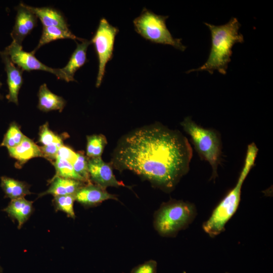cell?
Returning <instances> with one entry per match:
<instances>
[{
    "mask_svg": "<svg viewBox=\"0 0 273 273\" xmlns=\"http://www.w3.org/2000/svg\"><path fill=\"white\" fill-rule=\"evenodd\" d=\"M119 32L117 27L109 23L105 18H102L98 28L93 36L91 43L94 46L99 61V69L96 86L99 87L105 73L107 63L113 58L115 37Z\"/></svg>",
    "mask_w": 273,
    "mask_h": 273,
    "instance_id": "cell-7",
    "label": "cell"
},
{
    "mask_svg": "<svg viewBox=\"0 0 273 273\" xmlns=\"http://www.w3.org/2000/svg\"><path fill=\"white\" fill-rule=\"evenodd\" d=\"M66 38L77 39L80 41L84 40L83 38L75 36L69 29H65L56 26H43L42 34L38 45L32 52L35 53L39 48L54 40Z\"/></svg>",
    "mask_w": 273,
    "mask_h": 273,
    "instance_id": "cell-19",
    "label": "cell"
},
{
    "mask_svg": "<svg viewBox=\"0 0 273 273\" xmlns=\"http://www.w3.org/2000/svg\"><path fill=\"white\" fill-rule=\"evenodd\" d=\"M80 180L60 177H53L50 180L48 189L39 194V197L51 194L54 197L63 195H74L84 186Z\"/></svg>",
    "mask_w": 273,
    "mask_h": 273,
    "instance_id": "cell-13",
    "label": "cell"
},
{
    "mask_svg": "<svg viewBox=\"0 0 273 273\" xmlns=\"http://www.w3.org/2000/svg\"><path fill=\"white\" fill-rule=\"evenodd\" d=\"M90 43V41L85 39L81 43L76 42V48L68 62L64 67L61 68L65 75L66 81H75V73L87 61L86 52Z\"/></svg>",
    "mask_w": 273,
    "mask_h": 273,
    "instance_id": "cell-14",
    "label": "cell"
},
{
    "mask_svg": "<svg viewBox=\"0 0 273 273\" xmlns=\"http://www.w3.org/2000/svg\"><path fill=\"white\" fill-rule=\"evenodd\" d=\"M38 108L43 112L59 110L61 112L66 105L65 100L61 96L53 93L43 83L39 87Z\"/></svg>",
    "mask_w": 273,
    "mask_h": 273,
    "instance_id": "cell-18",
    "label": "cell"
},
{
    "mask_svg": "<svg viewBox=\"0 0 273 273\" xmlns=\"http://www.w3.org/2000/svg\"><path fill=\"white\" fill-rule=\"evenodd\" d=\"M180 125L191 137L199 156L211 166L212 173L210 179L215 180L218 176L217 168L221 155L222 143L219 133L214 129L200 126L189 116L186 117Z\"/></svg>",
    "mask_w": 273,
    "mask_h": 273,
    "instance_id": "cell-4",
    "label": "cell"
},
{
    "mask_svg": "<svg viewBox=\"0 0 273 273\" xmlns=\"http://www.w3.org/2000/svg\"><path fill=\"white\" fill-rule=\"evenodd\" d=\"M258 151L254 143L248 146L243 167L235 186L227 194L205 221L202 228L211 238L219 235L225 230V226L237 211L241 199L243 183L254 166Z\"/></svg>",
    "mask_w": 273,
    "mask_h": 273,
    "instance_id": "cell-3",
    "label": "cell"
},
{
    "mask_svg": "<svg viewBox=\"0 0 273 273\" xmlns=\"http://www.w3.org/2000/svg\"><path fill=\"white\" fill-rule=\"evenodd\" d=\"M195 205L182 200H171L163 203L156 212L154 226L162 236L173 237L187 228L197 215Z\"/></svg>",
    "mask_w": 273,
    "mask_h": 273,
    "instance_id": "cell-5",
    "label": "cell"
},
{
    "mask_svg": "<svg viewBox=\"0 0 273 273\" xmlns=\"http://www.w3.org/2000/svg\"><path fill=\"white\" fill-rule=\"evenodd\" d=\"M1 82H0V86H1Z\"/></svg>",
    "mask_w": 273,
    "mask_h": 273,
    "instance_id": "cell-31",
    "label": "cell"
},
{
    "mask_svg": "<svg viewBox=\"0 0 273 273\" xmlns=\"http://www.w3.org/2000/svg\"><path fill=\"white\" fill-rule=\"evenodd\" d=\"M225 273H229V272H225Z\"/></svg>",
    "mask_w": 273,
    "mask_h": 273,
    "instance_id": "cell-32",
    "label": "cell"
},
{
    "mask_svg": "<svg viewBox=\"0 0 273 273\" xmlns=\"http://www.w3.org/2000/svg\"><path fill=\"white\" fill-rule=\"evenodd\" d=\"M52 163L56 170L54 177L73 179L85 183L84 179L76 173L72 164L68 161L57 157Z\"/></svg>",
    "mask_w": 273,
    "mask_h": 273,
    "instance_id": "cell-21",
    "label": "cell"
},
{
    "mask_svg": "<svg viewBox=\"0 0 273 273\" xmlns=\"http://www.w3.org/2000/svg\"><path fill=\"white\" fill-rule=\"evenodd\" d=\"M33 202L24 198L11 200L9 205L3 209L11 218L17 220L18 228L20 229L27 221L34 208Z\"/></svg>",
    "mask_w": 273,
    "mask_h": 273,
    "instance_id": "cell-15",
    "label": "cell"
},
{
    "mask_svg": "<svg viewBox=\"0 0 273 273\" xmlns=\"http://www.w3.org/2000/svg\"><path fill=\"white\" fill-rule=\"evenodd\" d=\"M26 7L40 20L43 26H56L68 29V25L63 15L58 10L50 7Z\"/></svg>",
    "mask_w": 273,
    "mask_h": 273,
    "instance_id": "cell-17",
    "label": "cell"
},
{
    "mask_svg": "<svg viewBox=\"0 0 273 273\" xmlns=\"http://www.w3.org/2000/svg\"><path fill=\"white\" fill-rule=\"evenodd\" d=\"M8 150L10 156L17 160L19 165L35 157H42L40 147L25 135L19 145Z\"/></svg>",
    "mask_w": 273,
    "mask_h": 273,
    "instance_id": "cell-16",
    "label": "cell"
},
{
    "mask_svg": "<svg viewBox=\"0 0 273 273\" xmlns=\"http://www.w3.org/2000/svg\"><path fill=\"white\" fill-rule=\"evenodd\" d=\"M2 271V268H1V267L0 266V272Z\"/></svg>",
    "mask_w": 273,
    "mask_h": 273,
    "instance_id": "cell-30",
    "label": "cell"
},
{
    "mask_svg": "<svg viewBox=\"0 0 273 273\" xmlns=\"http://www.w3.org/2000/svg\"><path fill=\"white\" fill-rule=\"evenodd\" d=\"M63 145V142H58L40 147L42 157L53 162L56 158L58 150Z\"/></svg>",
    "mask_w": 273,
    "mask_h": 273,
    "instance_id": "cell-27",
    "label": "cell"
},
{
    "mask_svg": "<svg viewBox=\"0 0 273 273\" xmlns=\"http://www.w3.org/2000/svg\"><path fill=\"white\" fill-rule=\"evenodd\" d=\"M86 155L88 158L101 157L107 144L106 137L103 134H93L86 136Z\"/></svg>",
    "mask_w": 273,
    "mask_h": 273,
    "instance_id": "cell-22",
    "label": "cell"
},
{
    "mask_svg": "<svg viewBox=\"0 0 273 273\" xmlns=\"http://www.w3.org/2000/svg\"><path fill=\"white\" fill-rule=\"evenodd\" d=\"M168 16L159 15L144 8L133 21L135 31L146 40L154 43L170 45L181 51L186 47L181 39L174 38L168 29L166 20Z\"/></svg>",
    "mask_w": 273,
    "mask_h": 273,
    "instance_id": "cell-6",
    "label": "cell"
},
{
    "mask_svg": "<svg viewBox=\"0 0 273 273\" xmlns=\"http://www.w3.org/2000/svg\"><path fill=\"white\" fill-rule=\"evenodd\" d=\"M57 157L66 160L73 164L77 157V153L71 148L63 145L58 150Z\"/></svg>",
    "mask_w": 273,
    "mask_h": 273,
    "instance_id": "cell-29",
    "label": "cell"
},
{
    "mask_svg": "<svg viewBox=\"0 0 273 273\" xmlns=\"http://www.w3.org/2000/svg\"><path fill=\"white\" fill-rule=\"evenodd\" d=\"M24 136L19 125L13 122L10 125L1 146L7 149L15 147L21 143Z\"/></svg>",
    "mask_w": 273,
    "mask_h": 273,
    "instance_id": "cell-23",
    "label": "cell"
},
{
    "mask_svg": "<svg viewBox=\"0 0 273 273\" xmlns=\"http://www.w3.org/2000/svg\"><path fill=\"white\" fill-rule=\"evenodd\" d=\"M87 168L90 181L104 189L108 187L125 186L116 179L111 165L103 161L101 157L88 158Z\"/></svg>",
    "mask_w": 273,
    "mask_h": 273,
    "instance_id": "cell-9",
    "label": "cell"
},
{
    "mask_svg": "<svg viewBox=\"0 0 273 273\" xmlns=\"http://www.w3.org/2000/svg\"><path fill=\"white\" fill-rule=\"evenodd\" d=\"M7 74L9 93L7 98L9 102L18 104V94L23 84V70L15 66L9 56L4 52L1 53Z\"/></svg>",
    "mask_w": 273,
    "mask_h": 273,
    "instance_id": "cell-12",
    "label": "cell"
},
{
    "mask_svg": "<svg viewBox=\"0 0 273 273\" xmlns=\"http://www.w3.org/2000/svg\"><path fill=\"white\" fill-rule=\"evenodd\" d=\"M88 159L83 153H77V157L72 165L75 171L80 176L85 183H90L87 168Z\"/></svg>",
    "mask_w": 273,
    "mask_h": 273,
    "instance_id": "cell-26",
    "label": "cell"
},
{
    "mask_svg": "<svg viewBox=\"0 0 273 273\" xmlns=\"http://www.w3.org/2000/svg\"><path fill=\"white\" fill-rule=\"evenodd\" d=\"M192 156V147L179 131L155 123L122 136L113 153L112 164L170 192L188 172Z\"/></svg>",
    "mask_w": 273,
    "mask_h": 273,
    "instance_id": "cell-1",
    "label": "cell"
},
{
    "mask_svg": "<svg viewBox=\"0 0 273 273\" xmlns=\"http://www.w3.org/2000/svg\"><path fill=\"white\" fill-rule=\"evenodd\" d=\"M204 24L211 33V47L209 57L202 66L190 70L187 73L206 71L212 74L214 71L217 70L225 75L231 61L234 45L244 42L243 35L239 31L241 24L236 18H232L226 24L219 26L207 23Z\"/></svg>",
    "mask_w": 273,
    "mask_h": 273,
    "instance_id": "cell-2",
    "label": "cell"
},
{
    "mask_svg": "<svg viewBox=\"0 0 273 273\" xmlns=\"http://www.w3.org/2000/svg\"><path fill=\"white\" fill-rule=\"evenodd\" d=\"M38 142L43 146H46L55 143L63 142V137L52 131L46 122L39 128Z\"/></svg>",
    "mask_w": 273,
    "mask_h": 273,
    "instance_id": "cell-25",
    "label": "cell"
},
{
    "mask_svg": "<svg viewBox=\"0 0 273 273\" xmlns=\"http://www.w3.org/2000/svg\"><path fill=\"white\" fill-rule=\"evenodd\" d=\"M157 263L150 260L135 267L131 273H157Z\"/></svg>",
    "mask_w": 273,
    "mask_h": 273,
    "instance_id": "cell-28",
    "label": "cell"
},
{
    "mask_svg": "<svg viewBox=\"0 0 273 273\" xmlns=\"http://www.w3.org/2000/svg\"><path fill=\"white\" fill-rule=\"evenodd\" d=\"M4 52L9 56L13 63L23 71L42 70L54 74L58 79L66 81L65 75L61 69L52 68L44 65L35 57L32 51H24L22 44L13 40Z\"/></svg>",
    "mask_w": 273,
    "mask_h": 273,
    "instance_id": "cell-8",
    "label": "cell"
},
{
    "mask_svg": "<svg viewBox=\"0 0 273 273\" xmlns=\"http://www.w3.org/2000/svg\"><path fill=\"white\" fill-rule=\"evenodd\" d=\"M15 23L11 33L13 40L22 44V41L36 26L37 16L23 3L17 8Z\"/></svg>",
    "mask_w": 273,
    "mask_h": 273,
    "instance_id": "cell-10",
    "label": "cell"
},
{
    "mask_svg": "<svg viewBox=\"0 0 273 273\" xmlns=\"http://www.w3.org/2000/svg\"><path fill=\"white\" fill-rule=\"evenodd\" d=\"M1 179V186L6 197L11 200L24 198L31 194L29 186L24 181L7 176H2Z\"/></svg>",
    "mask_w": 273,
    "mask_h": 273,
    "instance_id": "cell-20",
    "label": "cell"
},
{
    "mask_svg": "<svg viewBox=\"0 0 273 273\" xmlns=\"http://www.w3.org/2000/svg\"><path fill=\"white\" fill-rule=\"evenodd\" d=\"M75 201L74 195H63L54 196L53 204L56 211L65 213L68 217L75 218L74 202Z\"/></svg>",
    "mask_w": 273,
    "mask_h": 273,
    "instance_id": "cell-24",
    "label": "cell"
},
{
    "mask_svg": "<svg viewBox=\"0 0 273 273\" xmlns=\"http://www.w3.org/2000/svg\"><path fill=\"white\" fill-rule=\"evenodd\" d=\"M75 201L82 205L91 207L108 199L117 200L114 195L92 182L83 186L75 195Z\"/></svg>",
    "mask_w": 273,
    "mask_h": 273,
    "instance_id": "cell-11",
    "label": "cell"
}]
</instances>
